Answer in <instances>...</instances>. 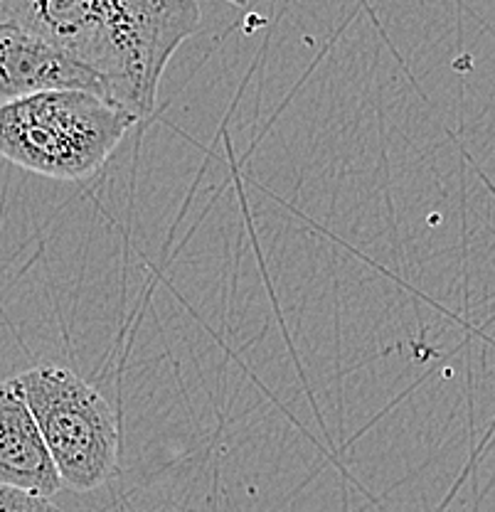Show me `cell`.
Returning <instances> with one entry per match:
<instances>
[{
	"mask_svg": "<svg viewBox=\"0 0 495 512\" xmlns=\"http://www.w3.org/2000/svg\"><path fill=\"white\" fill-rule=\"evenodd\" d=\"M141 121L87 92H42L0 104V156L52 180L94 175Z\"/></svg>",
	"mask_w": 495,
	"mask_h": 512,
	"instance_id": "1",
	"label": "cell"
},
{
	"mask_svg": "<svg viewBox=\"0 0 495 512\" xmlns=\"http://www.w3.org/2000/svg\"><path fill=\"white\" fill-rule=\"evenodd\" d=\"M62 485L92 493L119 468V419L99 389L60 365L18 375Z\"/></svg>",
	"mask_w": 495,
	"mask_h": 512,
	"instance_id": "2",
	"label": "cell"
},
{
	"mask_svg": "<svg viewBox=\"0 0 495 512\" xmlns=\"http://www.w3.org/2000/svg\"><path fill=\"white\" fill-rule=\"evenodd\" d=\"M42 92H87L114 101L111 84L60 45L40 32L0 23V104Z\"/></svg>",
	"mask_w": 495,
	"mask_h": 512,
	"instance_id": "3",
	"label": "cell"
},
{
	"mask_svg": "<svg viewBox=\"0 0 495 512\" xmlns=\"http://www.w3.org/2000/svg\"><path fill=\"white\" fill-rule=\"evenodd\" d=\"M0 485L52 498L62 478L18 377L0 382Z\"/></svg>",
	"mask_w": 495,
	"mask_h": 512,
	"instance_id": "4",
	"label": "cell"
},
{
	"mask_svg": "<svg viewBox=\"0 0 495 512\" xmlns=\"http://www.w3.org/2000/svg\"><path fill=\"white\" fill-rule=\"evenodd\" d=\"M0 512H62V508L45 495L0 485Z\"/></svg>",
	"mask_w": 495,
	"mask_h": 512,
	"instance_id": "5",
	"label": "cell"
},
{
	"mask_svg": "<svg viewBox=\"0 0 495 512\" xmlns=\"http://www.w3.org/2000/svg\"><path fill=\"white\" fill-rule=\"evenodd\" d=\"M227 3H234V5H239V8H244V5H247L249 0H227Z\"/></svg>",
	"mask_w": 495,
	"mask_h": 512,
	"instance_id": "6",
	"label": "cell"
}]
</instances>
